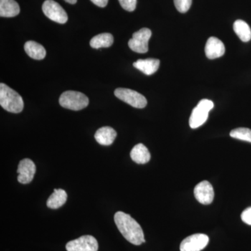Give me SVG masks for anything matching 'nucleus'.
<instances>
[{
    "label": "nucleus",
    "mask_w": 251,
    "mask_h": 251,
    "mask_svg": "<svg viewBox=\"0 0 251 251\" xmlns=\"http://www.w3.org/2000/svg\"><path fill=\"white\" fill-rule=\"evenodd\" d=\"M234 32L243 42H249L251 39V29L245 21L237 20L233 25Z\"/></svg>",
    "instance_id": "obj_20"
},
{
    "label": "nucleus",
    "mask_w": 251,
    "mask_h": 251,
    "mask_svg": "<svg viewBox=\"0 0 251 251\" xmlns=\"http://www.w3.org/2000/svg\"><path fill=\"white\" fill-rule=\"evenodd\" d=\"M114 38L110 33H102L94 36L90 41L91 47L94 49L109 48L113 44Z\"/></svg>",
    "instance_id": "obj_19"
},
{
    "label": "nucleus",
    "mask_w": 251,
    "mask_h": 251,
    "mask_svg": "<svg viewBox=\"0 0 251 251\" xmlns=\"http://www.w3.org/2000/svg\"><path fill=\"white\" fill-rule=\"evenodd\" d=\"M151 36V31L148 28H143L133 34L128 41V46L132 50L138 53H146L149 50L148 43Z\"/></svg>",
    "instance_id": "obj_5"
},
{
    "label": "nucleus",
    "mask_w": 251,
    "mask_h": 251,
    "mask_svg": "<svg viewBox=\"0 0 251 251\" xmlns=\"http://www.w3.org/2000/svg\"><path fill=\"white\" fill-rule=\"evenodd\" d=\"M42 10L46 17L54 22L59 24L67 22L68 16L65 10L53 0H46L43 4Z\"/></svg>",
    "instance_id": "obj_6"
},
{
    "label": "nucleus",
    "mask_w": 251,
    "mask_h": 251,
    "mask_svg": "<svg viewBox=\"0 0 251 251\" xmlns=\"http://www.w3.org/2000/svg\"><path fill=\"white\" fill-rule=\"evenodd\" d=\"M94 4L99 6V7H105L108 4V0H91Z\"/></svg>",
    "instance_id": "obj_26"
},
{
    "label": "nucleus",
    "mask_w": 251,
    "mask_h": 251,
    "mask_svg": "<svg viewBox=\"0 0 251 251\" xmlns=\"http://www.w3.org/2000/svg\"><path fill=\"white\" fill-rule=\"evenodd\" d=\"M67 193L63 189H54L47 201V206L50 209H57L67 202Z\"/></svg>",
    "instance_id": "obj_18"
},
{
    "label": "nucleus",
    "mask_w": 251,
    "mask_h": 251,
    "mask_svg": "<svg viewBox=\"0 0 251 251\" xmlns=\"http://www.w3.org/2000/svg\"><path fill=\"white\" fill-rule=\"evenodd\" d=\"M24 49L26 53L31 58L36 59V60H41V59L45 58L46 55V49H44V46L38 44L35 41H27L25 44Z\"/></svg>",
    "instance_id": "obj_16"
},
{
    "label": "nucleus",
    "mask_w": 251,
    "mask_h": 251,
    "mask_svg": "<svg viewBox=\"0 0 251 251\" xmlns=\"http://www.w3.org/2000/svg\"><path fill=\"white\" fill-rule=\"evenodd\" d=\"M59 101L63 108L77 111L85 108L88 105L89 99L81 92L67 91L60 96Z\"/></svg>",
    "instance_id": "obj_3"
},
{
    "label": "nucleus",
    "mask_w": 251,
    "mask_h": 251,
    "mask_svg": "<svg viewBox=\"0 0 251 251\" xmlns=\"http://www.w3.org/2000/svg\"><path fill=\"white\" fill-rule=\"evenodd\" d=\"M194 195L198 202L207 205L214 201V188L209 181H203L195 187Z\"/></svg>",
    "instance_id": "obj_10"
},
{
    "label": "nucleus",
    "mask_w": 251,
    "mask_h": 251,
    "mask_svg": "<svg viewBox=\"0 0 251 251\" xmlns=\"http://www.w3.org/2000/svg\"><path fill=\"white\" fill-rule=\"evenodd\" d=\"M209 237L204 234H195L186 237L180 244L181 251H201L207 246Z\"/></svg>",
    "instance_id": "obj_8"
},
{
    "label": "nucleus",
    "mask_w": 251,
    "mask_h": 251,
    "mask_svg": "<svg viewBox=\"0 0 251 251\" xmlns=\"http://www.w3.org/2000/svg\"><path fill=\"white\" fill-rule=\"evenodd\" d=\"M117 228L128 242L135 246L145 242L141 226L129 214L123 211H117L114 216Z\"/></svg>",
    "instance_id": "obj_1"
},
{
    "label": "nucleus",
    "mask_w": 251,
    "mask_h": 251,
    "mask_svg": "<svg viewBox=\"0 0 251 251\" xmlns=\"http://www.w3.org/2000/svg\"><path fill=\"white\" fill-rule=\"evenodd\" d=\"M64 1H67V3H69L71 4H74L77 2V0H64Z\"/></svg>",
    "instance_id": "obj_27"
},
{
    "label": "nucleus",
    "mask_w": 251,
    "mask_h": 251,
    "mask_svg": "<svg viewBox=\"0 0 251 251\" xmlns=\"http://www.w3.org/2000/svg\"><path fill=\"white\" fill-rule=\"evenodd\" d=\"M198 106L201 107V108L204 109V110H207V111L210 112V110H212L214 108V104L210 100L208 99H202L198 104Z\"/></svg>",
    "instance_id": "obj_24"
},
{
    "label": "nucleus",
    "mask_w": 251,
    "mask_h": 251,
    "mask_svg": "<svg viewBox=\"0 0 251 251\" xmlns=\"http://www.w3.org/2000/svg\"><path fill=\"white\" fill-rule=\"evenodd\" d=\"M119 1L126 11H133L136 8L137 0H119Z\"/></svg>",
    "instance_id": "obj_23"
},
{
    "label": "nucleus",
    "mask_w": 251,
    "mask_h": 251,
    "mask_svg": "<svg viewBox=\"0 0 251 251\" xmlns=\"http://www.w3.org/2000/svg\"><path fill=\"white\" fill-rule=\"evenodd\" d=\"M209 111L201 107L197 106L193 109L190 117L189 125L191 128H197L205 123L209 116Z\"/></svg>",
    "instance_id": "obj_17"
},
{
    "label": "nucleus",
    "mask_w": 251,
    "mask_h": 251,
    "mask_svg": "<svg viewBox=\"0 0 251 251\" xmlns=\"http://www.w3.org/2000/svg\"><path fill=\"white\" fill-rule=\"evenodd\" d=\"M133 65L145 75H151L158 71L160 66V60L153 58L138 59L133 63Z\"/></svg>",
    "instance_id": "obj_13"
},
{
    "label": "nucleus",
    "mask_w": 251,
    "mask_h": 251,
    "mask_svg": "<svg viewBox=\"0 0 251 251\" xmlns=\"http://www.w3.org/2000/svg\"><path fill=\"white\" fill-rule=\"evenodd\" d=\"M205 54L207 58L214 59L222 57L226 52V48L224 43L218 38H209L205 46Z\"/></svg>",
    "instance_id": "obj_11"
},
{
    "label": "nucleus",
    "mask_w": 251,
    "mask_h": 251,
    "mask_svg": "<svg viewBox=\"0 0 251 251\" xmlns=\"http://www.w3.org/2000/svg\"><path fill=\"white\" fill-rule=\"evenodd\" d=\"M0 105L6 111L12 113H20L24 108L21 96L4 83L0 84Z\"/></svg>",
    "instance_id": "obj_2"
},
{
    "label": "nucleus",
    "mask_w": 251,
    "mask_h": 251,
    "mask_svg": "<svg viewBox=\"0 0 251 251\" xmlns=\"http://www.w3.org/2000/svg\"><path fill=\"white\" fill-rule=\"evenodd\" d=\"M36 170V168L34 162L29 158H25L20 161L17 170L18 182L23 184L30 183L34 179Z\"/></svg>",
    "instance_id": "obj_9"
},
{
    "label": "nucleus",
    "mask_w": 251,
    "mask_h": 251,
    "mask_svg": "<svg viewBox=\"0 0 251 251\" xmlns=\"http://www.w3.org/2000/svg\"><path fill=\"white\" fill-rule=\"evenodd\" d=\"M115 95L122 101L136 108H144L148 104L146 98L136 91L126 88H117Z\"/></svg>",
    "instance_id": "obj_4"
},
{
    "label": "nucleus",
    "mask_w": 251,
    "mask_h": 251,
    "mask_svg": "<svg viewBox=\"0 0 251 251\" xmlns=\"http://www.w3.org/2000/svg\"><path fill=\"white\" fill-rule=\"evenodd\" d=\"M130 158L138 164H145L150 161L151 154L143 144H138L130 151Z\"/></svg>",
    "instance_id": "obj_14"
},
{
    "label": "nucleus",
    "mask_w": 251,
    "mask_h": 251,
    "mask_svg": "<svg viewBox=\"0 0 251 251\" xmlns=\"http://www.w3.org/2000/svg\"><path fill=\"white\" fill-rule=\"evenodd\" d=\"M241 218L243 222L251 226V207L248 208L243 211Z\"/></svg>",
    "instance_id": "obj_25"
},
{
    "label": "nucleus",
    "mask_w": 251,
    "mask_h": 251,
    "mask_svg": "<svg viewBox=\"0 0 251 251\" xmlns=\"http://www.w3.org/2000/svg\"><path fill=\"white\" fill-rule=\"evenodd\" d=\"M117 137V132L110 126H104L97 130L94 138L97 143L104 146L112 145Z\"/></svg>",
    "instance_id": "obj_12"
},
{
    "label": "nucleus",
    "mask_w": 251,
    "mask_h": 251,
    "mask_svg": "<svg viewBox=\"0 0 251 251\" xmlns=\"http://www.w3.org/2000/svg\"><path fill=\"white\" fill-rule=\"evenodd\" d=\"M174 2L175 7L178 11L184 14L191 8L192 0H174Z\"/></svg>",
    "instance_id": "obj_22"
},
{
    "label": "nucleus",
    "mask_w": 251,
    "mask_h": 251,
    "mask_svg": "<svg viewBox=\"0 0 251 251\" xmlns=\"http://www.w3.org/2000/svg\"><path fill=\"white\" fill-rule=\"evenodd\" d=\"M19 5L15 0H0V16L12 18L20 14Z\"/></svg>",
    "instance_id": "obj_15"
},
{
    "label": "nucleus",
    "mask_w": 251,
    "mask_h": 251,
    "mask_svg": "<svg viewBox=\"0 0 251 251\" xmlns=\"http://www.w3.org/2000/svg\"><path fill=\"white\" fill-rule=\"evenodd\" d=\"M232 138L235 139L249 142L251 143V129L247 128H237L232 130L229 133Z\"/></svg>",
    "instance_id": "obj_21"
},
{
    "label": "nucleus",
    "mask_w": 251,
    "mask_h": 251,
    "mask_svg": "<svg viewBox=\"0 0 251 251\" xmlns=\"http://www.w3.org/2000/svg\"><path fill=\"white\" fill-rule=\"evenodd\" d=\"M66 249L67 251H98L99 244L93 236L84 235L68 242Z\"/></svg>",
    "instance_id": "obj_7"
}]
</instances>
